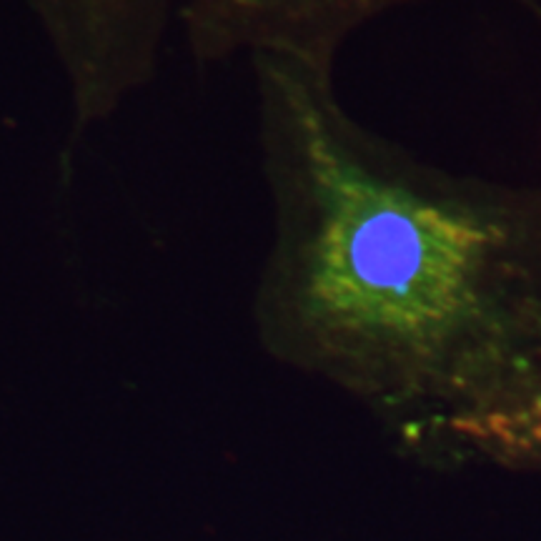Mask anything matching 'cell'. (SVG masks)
Returning a JSON list of instances; mask_svg holds the SVG:
<instances>
[{
  "mask_svg": "<svg viewBox=\"0 0 541 541\" xmlns=\"http://www.w3.org/2000/svg\"><path fill=\"white\" fill-rule=\"evenodd\" d=\"M270 243L266 346L444 429L541 388V191L424 163L341 105L333 71L251 61Z\"/></svg>",
  "mask_w": 541,
  "mask_h": 541,
  "instance_id": "1",
  "label": "cell"
},
{
  "mask_svg": "<svg viewBox=\"0 0 541 541\" xmlns=\"http://www.w3.org/2000/svg\"><path fill=\"white\" fill-rule=\"evenodd\" d=\"M66 76L71 136L113 113L155 78L181 0H28Z\"/></svg>",
  "mask_w": 541,
  "mask_h": 541,
  "instance_id": "2",
  "label": "cell"
},
{
  "mask_svg": "<svg viewBox=\"0 0 541 541\" xmlns=\"http://www.w3.org/2000/svg\"><path fill=\"white\" fill-rule=\"evenodd\" d=\"M411 0H181L178 18L196 63L278 56L333 71L346 40Z\"/></svg>",
  "mask_w": 541,
  "mask_h": 541,
  "instance_id": "3",
  "label": "cell"
},
{
  "mask_svg": "<svg viewBox=\"0 0 541 541\" xmlns=\"http://www.w3.org/2000/svg\"><path fill=\"white\" fill-rule=\"evenodd\" d=\"M529 6L541 20V8L534 0ZM448 434L501 453H541V388L506 409L456 421L448 426Z\"/></svg>",
  "mask_w": 541,
  "mask_h": 541,
  "instance_id": "4",
  "label": "cell"
}]
</instances>
